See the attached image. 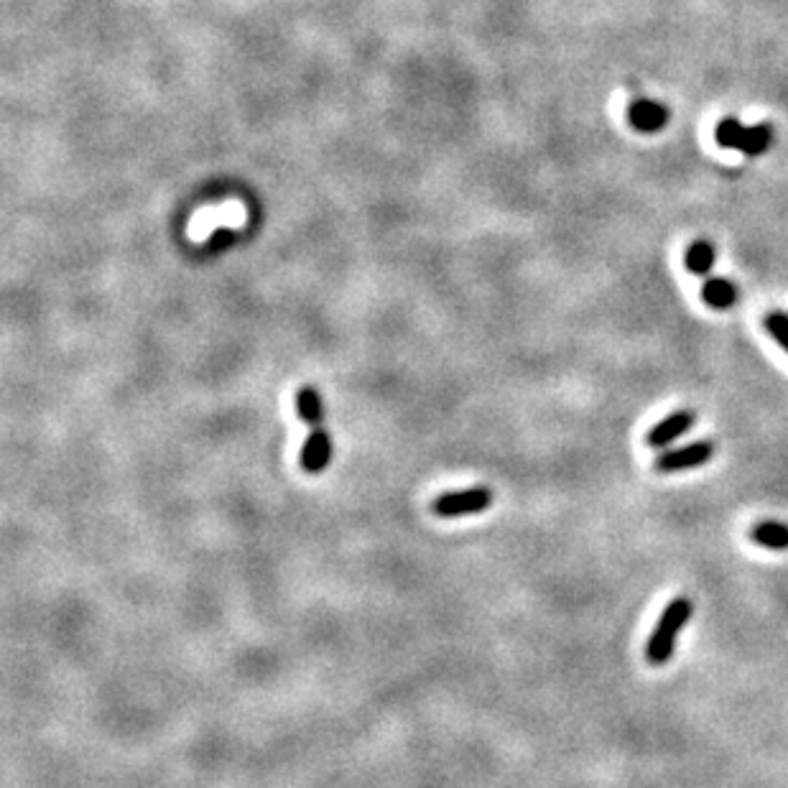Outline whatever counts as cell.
I'll return each mask as SVG.
<instances>
[{"label":"cell","mask_w":788,"mask_h":788,"mask_svg":"<svg viewBox=\"0 0 788 788\" xmlns=\"http://www.w3.org/2000/svg\"><path fill=\"white\" fill-rule=\"evenodd\" d=\"M628 120L635 131L656 133L666 125L669 113H666V108L661 103H653V100H635L628 110Z\"/></svg>","instance_id":"obj_7"},{"label":"cell","mask_w":788,"mask_h":788,"mask_svg":"<svg viewBox=\"0 0 788 788\" xmlns=\"http://www.w3.org/2000/svg\"><path fill=\"white\" fill-rule=\"evenodd\" d=\"M702 296L712 309H730L737 301V286L727 278H707Z\"/></svg>","instance_id":"obj_10"},{"label":"cell","mask_w":788,"mask_h":788,"mask_svg":"<svg viewBox=\"0 0 788 788\" xmlns=\"http://www.w3.org/2000/svg\"><path fill=\"white\" fill-rule=\"evenodd\" d=\"M694 421H697V416H694L692 411H674V414H669L666 419H661L651 431H648V437H646L648 447L651 449L669 447V444H674L676 439L684 437L686 431L692 429Z\"/></svg>","instance_id":"obj_6"},{"label":"cell","mask_w":788,"mask_h":788,"mask_svg":"<svg viewBox=\"0 0 788 788\" xmlns=\"http://www.w3.org/2000/svg\"><path fill=\"white\" fill-rule=\"evenodd\" d=\"M296 414H299V419L304 421L309 429H314V426H322L324 406H322V396L317 393V388H312V386L299 388V393H296Z\"/></svg>","instance_id":"obj_9"},{"label":"cell","mask_w":788,"mask_h":788,"mask_svg":"<svg viewBox=\"0 0 788 788\" xmlns=\"http://www.w3.org/2000/svg\"><path fill=\"white\" fill-rule=\"evenodd\" d=\"M712 266H715V248L707 240H699V243H694L692 248L686 250V268L692 273L704 276Z\"/></svg>","instance_id":"obj_11"},{"label":"cell","mask_w":788,"mask_h":788,"mask_svg":"<svg viewBox=\"0 0 788 788\" xmlns=\"http://www.w3.org/2000/svg\"><path fill=\"white\" fill-rule=\"evenodd\" d=\"M715 457V444L709 439H702V442L686 444V447L679 449H669L656 460V470L664 472V475H671V472H684V470H697V467L707 465L709 460Z\"/></svg>","instance_id":"obj_4"},{"label":"cell","mask_w":788,"mask_h":788,"mask_svg":"<svg viewBox=\"0 0 788 788\" xmlns=\"http://www.w3.org/2000/svg\"><path fill=\"white\" fill-rule=\"evenodd\" d=\"M715 138L720 146L735 148V151H743V154L748 156H760L766 154L768 146H771L773 131L771 125H753V128H745V125L737 123L735 118H725L720 120V125H717Z\"/></svg>","instance_id":"obj_2"},{"label":"cell","mask_w":788,"mask_h":788,"mask_svg":"<svg viewBox=\"0 0 788 788\" xmlns=\"http://www.w3.org/2000/svg\"><path fill=\"white\" fill-rule=\"evenodd\" d=\"M495 493L488 485H477V488L460 490V493H444L431 503V513L437 518H462L475 516V513L488 511L493 505Z\"/></svg>","instance_id":"obj_3"},{"label":"cell","mask_w":788,"mask_h":788,"mask_svg":"<svg viewBox=\"0 0 788 788\" xmlns=\"http://www.w3.org/2000/svg\"><path fill=\"white\" fill-rule=\"evenodd\" d=\"M766 329H768V335H771L773 340H776L778 345L788 352V314H781V312L768 314Z\"/></svg>","instance_id":"obj_12"},{"label":"cell","mask_w":788,"mask_h":788,"mask_svg":"<svg viewBox=\"0 0 788 788\" xmlns=\"http://www.w3.org/2000/svg\"><path fill=\"white\" fill-rule=\"evenodd\" d=\"M329 462H332V437H329V431L324 429V424L314 426V429H309L307 442L301 447V470L307 472V475H322L329 467Z\"/></svg>","instance_id":"obj_5"},{"label":"cell","mask_w":788,"mask_h":788,"mask_svg":"<svg viewBox=\"0 0 788 788\" xmlns=\"http://www.w3.org/2000/svg\"><path fill=\"white\" fill-rule=\"evenodd\" d=\"M692 613H694V605L692 600H686V597H676V600H671L669 605H666L664 615L658 618L656 628H653L651 638H648V646H646L648 664L664 666L666 661L674 656L676 641H679L681 630H684V625L689 623Z\"/></svg>","instance_id":"obj_1"},{"label":"cell","mask_w":788,"mask_h":788,"mask_svg":"<svg viewBox=\"0 0 788 788\" xmlns=\"http://www.w3.org/2000/svg\"><path fill=\"white\" fill-rule=\"evenodd\" d=\"M750 539L768 551H786L788 526L781 521H760L750 528Z\"/></svg>","instance_id":"obj_8"}]
</instances>
